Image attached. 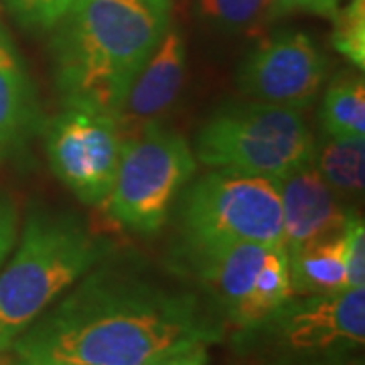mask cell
Returning a JSON list of instances; mask_svg holds the SVG:
<instances>
[{
    "instance_id": "cell-1",
    "label": "cell",
    "mask_w": 365,
    "mask_h": 365,
    "mask_svg": "<svg viewBox=\"0 0 365 365\" xmlns=\"http://www.w3.org/2000/svg\"><path fill=\"white\" fill-rule=\"evenodd\" d=\"M222 339L189 292L98 264L11 345L16 365H146Z\"/></svg>"
},
{
    "instance_id": "cell-2",
    "label": "cell",
    "mask_w": 365,
    "mask_h": 365,
    "mask_svg": "<svg viewBox=\"0 0 365 365\" xmlns=\"http://www.w3.org/2000/svg\"><path fill=\"white\" fill-rule=\"evenodd\" d=\"M169 26V0H76L51 41L63 106L118 120L136 73Z\"/></svg>"
},
{
    "instance_id": "cell-3",
    "label": "cell",
    "mask_w": 365,
    "mask_h": 365,
    "mask_svg": "<svg viewBox=\"0 0 365 365\" xmlns=\"http://www.w3.org/2000/svg\"><path fill=\"white\" fill-rule=\"evenodd\" d=\"M110 252L112 244L76 213L31 211L19 246L0 268V351H9L55 300Z\"/></svg>"
},
{
    "instance_id": "cell-4",
    "label": "cell",
    "mask_w": 365,
    "mask_h": 365,
    "mask_svg": "<svg viewBox=\"0 0 365 365\" xmlns=\"http://www.w3.org/2000/svg\"><path fill=\"white\" fill-rule=\"evenodd\" d=\"M313 132L302 110L264 102H232L215 110L199 130L197 158L213 169L282 179L313 165Z\"/></svg>"
},
{
    "instance_id": "cell-5",
    "label": "cell",
    "mask_w": 365,
    "mask_h": 365,
    "mask_svg": "<svg viewBox=\"0 0 365 365\" xmlns=\"http://www.w3.org/2000/svg\"><path fill=\"white\" fill-rule=\"evenodd\" d=\"M189 143L158 122L128 136L122 144L106 207L114 222L138 235L158 234L195 173Z\"/></svg>"
},
{
    "instance_id": "cell-6",
    "label": "cell",
    "mask_w": 365,
    "mask_h": 365,
    "mask_svg": "<svg viewBox=\"0 0 365 365\" xmlns=\"http://www.w3.org/2000/svg\"><path fill=\"white\" fill-rule=\"evenodd\" d=\"M181 225L187 250L284 246L276 181L240 170L215 169L193 182L182 195Z\"/></svg>"
},
{
    "instance_id": "cell-7",
    "label": "cell",
    "mask_w": 365,
    "mask_h": 365,
    "mask_svg": "<svg viewBox=\"0 0 365 365\" xmlns=\"http://www.w3.org/2000/svg\"><path fill=\"white\" fill-rule=\"evenodd\" d=\"M262 345L282 359L345 361L365 341V287L292 297L260 325Z\"/></svg>"
},
{
    "instance_id": "cell-8",
    "label": "cell",
    "mask_w": 365,
    "mask_h": 365,
    "mask_svg": "<svg viewBox=\"0 0 365 365\" xmlns=\"http://www.w3.org/2000/svg\"><path fill=\"white\" fill-rule=\"evenodd\" d=\"M187 252L203 287L242 331L260 325L294 297L284 246L242 242Z\"/></svg>"
},
{
    "instance_id": "cell-9",
    "label": "cell",
    "mask_w": 365,
    "mask_h": 365,
    "mask_svg": "<svg viewBox=\"0 0 365 365\" xmlns=\"http://www.w3.org/2000/svg\"><path fill=\"white\" fill-rule=\"evenodd\" d=\"M53 175L86 205H100L112 189L124 136L114 118L66 106L43 126Z\"/></svg>"
},
{
    "instance_id": "cell-10",
    "label": "cell",
    "mask_w": 365,
    "mask_h": 365,
    "mask_svg": "<svg viewBox=\"0 0 365 365\" xmlns=\"http://www.w3.org/2000/svg\"><path fill=\"white\" fill-rule=\"evenodd\" d=\"M325 76L327 59L313 37L284 29L250 49L237 69V86L250 100L304 110Z\"/></svg>"
},
{
    "instance_id": "cell-11",
    "label": "cell",
    "mask_w": 365,
    "mask_h": 365,
    "mask_svg": "<svg viewBox=\"0 0 365 365\" xmlns=\"http://www.w3.org/2000/svg\"><path fill=\"white\" fill-rule=\"evenodd\" d=\"M282 209V235L287 252L343 234L345 223L355 213L314 169L307 165L276 179Z\"/></svg>"
},
{
    "instance_id": "cell-12",
    "label": "cell",
    "mask_w": 365,
    "mask_h": 365,
    "mask_svg": "<svg viewBox=\"0 0 365 365\" xmlns=\"http://www.w3.org/2000/svg\"><path fill=\"white\" fill-rule=\"evenodd\" d=\"M185 71L187 45L181 31L169 26L165 37L158 41L157 49L150 53L146 63L136 73L124 98L116 120L124 140L167 114L181 93Z\"/></svg>"
},
{
    "instance_id": "cell-13",
    "label": "cell",
    "mask_w": 365,
    "mask_h": 365,
    "mask_svg": "<svg viewBox=\"0 0 365 365\" xmlns=\"http://www.w3.org/2000/svg\"><path fill=\"white\" fill-rule=\"evenodd\" d=\"M290 284L294 297L323 294L347 288L343 234L317 240L288 252Z\"/></svg>"
},
{
    "instance_id": "cell-14",
    "label": "cell",
    "mask_w": 365,
    "mask_h": 365,
    "mask_svg": "<svg viewBox=\"0 0 365 365\" xmlns=\"http://www.w3.org/2000/svg\"><path fill=\"white\" fill-rule=\"evenodd\" d=\"M35 88L23 66H0V158L23 148L39 128Z\"/></svg>"
},
{
    "instance_id": "cell-15",
    "label": "cell",
    "mask_w": 365,
    "mask_h": 365,
    "mask_svg": "<svg viewBox=\"0 0 365 365\" xmlns=\"http://www.w3.org/2000/svg\"><path fill=\"white\" fill-rule=\"evenodd\" d=\"M314 169L347 203L361 199L365 187V138L327 136L314 146Z\"/></svg>"
},
{
    "instance_id": "cell-16",
    "label": "cell",
    "mask_w": 365,
    "mask_h": 365,
    "mask_svg": "<svg viewBox=\"0 0 365 365\" xmlns=\"http://www.w3.org/2000/svg\"><path fill=\"white\" fill-rule=\"evenodd\" d=\"M321 124L327 136L365 138V86L357 76H339L325 91Z\"/></svg>"
},
{
    "instance_id": "cell-17",
    "label": "cell",
    "mask_w": 365,
    "mask_h": 365,
    "mask_svg": "<svg viewBox=\"0 0 365 365\" xmlns=\"http://www.w3.org/2000/svg\"><path fill=\"white\" fill-rule=\"evenodd\" d=\"M201 21L220 33H242L272 19V0H199Z\"/></svg>"
},
{
    "instance_id": "cell-18",
    "label": "cell",
    "mask_w": 365,
    "mask_h": 365,
    "mask_svg": "<svg viewBox=\"0 0 365 365\" xmlns=\"http://www.w3.org/2000/svg\"><path fill=\"white\" fill-rule=\"evenodd\" d=\"M333 19V47L355 69L365 67V0L339 6Z\"/></svg>"
},
{
    "instance_id": "cell-19",
    "label": "cell",
    "mask_w": 365,
    "mask_h": 365,
    "mask_svg": "<svg viewBox=\"0 0 365 365\" xmlns=\"http://www.w3.org/2000/svg\"><path fill=\"white\" fill-rule=\"evenodd\" d=\"M73 2L76 0H4L14 21L35 33L53 31Z\"/></svg>"
},
{
    "instance_id": "cell-20",
    "label": "cell",
    "mask_w": 365,
    "mask_h": 365,
    "mask_svg": "<svg viewBox=\"0 0 365 365\" xmlns=\"http://www.w3.org/2000/svg\"><path fill=\"white\" fill-rule=\"evenodd\" d=\"M345 274L347 288L365 287V227L364 217L355 211L345 223Z\"/></svg>"
},
{
    "instance_id": "cell-21",
    "label": "cell",
    "mask_w": 365,
    "mask_h": 365,
    "mask_svg": "<svg viewBox=\"0 0 365 365\" xmlns=\"http://www.w3.org/2000/svg\"><path fill=\"white\" fill-rule=\"evenodd\" d=\"M16 225H19V215L16 207L11 199L0 195V268L11 256L14 244H16Z\"/></svg>"
},
{
    "instance_id": "cell-22",
    "label": "cell",
    "mask_w": 365,
    "mask_h": 365,
    "mask_svg": "<svg viewBox=\"0 0 365 365\" xmlns=\"http://www.w3.org/2000/svg\"><path fill=\"white\" fill-rule=\"evenodd\" d=\"M339 9V0H272L274 16L288 13H311L319 16H333Z\"/></svg>"
},
{
    "instance_id": "cell-23",
    "label": "cell",
    "mask_w": 365,
    "mask_h": 365,
    "mask_svg": "<svg viewBox=\"0 0 365 365\" xmlns=\"http://www.w3.org/2000/svg\"><path fill=\"white\" fill-rule=\"evenodd\" d=\"M209 345H193L182 351L170 353L165 357H158L146 365H207L209 364Z\"/></svg>"
},
{
    "instance_id": "cell-24",
    "label": "cell",
    "mask_w": 365,
    "mask_h": 365,
    "mask_svg": "<svg viewBox=\"0 0 365 365\" xmlns=\"http://www.w3.org/2000/svg\"><path fill=\"white\" fill-rule=\"evenodd\" d=\"M0 66H23L19 51L9 37V33L0 25Z\"/></svg>"
},
{
    "instance_id": "cell-25",
    "label": "cell",
    "mask_w": 365,
    "mask_h": 365,
    "mask_svg": "<svg viewBox=\"0 0 365 365\" xmlns=\"http://www.w3.org/2000/svg\"><path fill=\"white\" fill-rule=\"evenodd\" d=\"M0 365H16V364H14L13 355H9V351H0Z\"/></svg>"
}]
</instances>
